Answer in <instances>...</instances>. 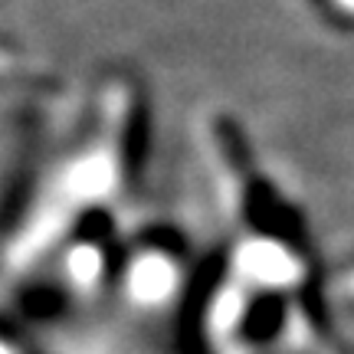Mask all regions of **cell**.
Returning a JSON list of instances; mask_svg holds the SVG:
<instances>
[{
	"label": "cell",
	"instance_id": "cell-1",
	"mask_svg": "<svg viewBox=\"0 0 354 354\" xmlns=\"http://www.w3.org/2000/svg\"><path fill=\"white\" fill-rule=\"evenodd\" d=\"M171 282H174V269H171L167 256H141L138 263L131 266V292L138 299H161Z\"/></svg>",
	"mask_w": 354,
	"mask_h": 354
}]
</instances>
